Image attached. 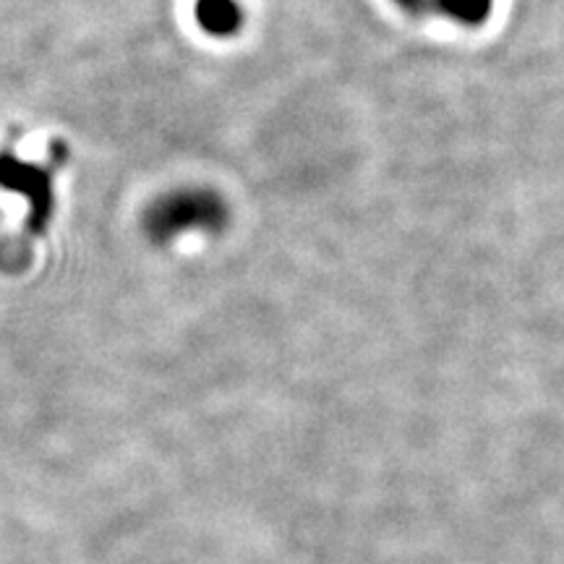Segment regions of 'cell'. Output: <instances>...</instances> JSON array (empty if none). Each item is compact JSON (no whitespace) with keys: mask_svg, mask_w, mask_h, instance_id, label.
<instances>
[{"mask_svg":"<svg viewBox=\"0 0 564 564\" xmlns=\"http://www.w3.org/2000/svg\"><path fill=\"white\" fill-rule=\"evenodd\" d=\"M228 223V209L220 196L207 188H181L160 196L147 212V232L154 241L167 243L186 232H217Z\"/></svg>","mask_w":564,"mask_h":564,"instance_id":"cell-1","label":"cell"},{"mask_svg":"<svg viewBox=\"0 0 564 564\" xmlns=\"http://www.w3.org/2000/svg\"><path fill=\"white\" fill-rule=\"evenodd\" d=\"M0 186L9 188V192L24 194L32 207L30 225L34 232L45 228L53 209V183L51 171L45 165L19 160L13 152H0Z\"/></svg>","mask_w":564,"mask_h":564,"instance_id":"cell-2","label":"cell"},{"mask_svg":"<svg viewBox=\"0 0 564 564\" xmlns=\"http://www.w3.org/2000/svg\"><path fill=\"white\" fill-rule=\"evenodd\" d=\"M196 21L204 32L215 37H230L243 26V11L236 0H199Z\"/></svg>","mask_w":564,"mask_h":564,"instance_id":"cell-3","label":"cell"},{"mask_svg":"<svg viewBox=\"0 0 564 564\" xmlns=\"http://www.w3.org/2000/svg\"><path fill=\"white\" fill-rule=\"evenodd\" d=\"M436 6L463 24H484L491 11V0H436Z\"/></svg>","mask_w":564,"mask_h":564,"instance_id":"cell-4","label":"cell"},{"mask_svg":"<svg viewBox=\"0 0 564 564\" xmlns=\"http://www.w3.org/2000/svg\"><path fill=\"white\" fill-rule=\"evenodd\" d=\"M398 3L403 6V9L411 11V13H421V11H426L429 0H398Z\"/></svg>","mask_w":564,"mask_h":564,"instance_id":"cell-5","label":"cell"}]
</instances>
